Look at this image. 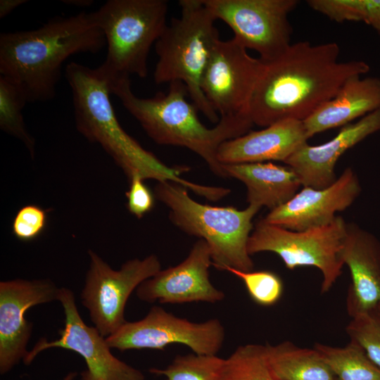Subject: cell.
<instances>
[{
    "label": "cell",
    "mask_w": 380,
    "mask_h": 380,
    "mask_svg": "<svg viewBox=\"0 0 380 380\" xmlns=\"http://www.w3.org/2000/svg\"><path fill=\"white\" fill-rule=\"evenodd\" d=\"M336 42L291 44L265 63L249 107L253 125L265 127L287 120L303 121L331 99L350 78L369 72L362 61H340Z\"/></svg>",
    "instance_id": "obj_1"
},
{
    "label": "cell",
    "mask_w": 380,
    "mask_h": 380,
    "mask_svg": "<svg viewBox=\"0 0 380 380\" xmlns=\"http://www.w3.org/2000/svg\"><path fill=\"white\" fill-rule=\"evenodd\" d=\"M72 89L76 127L91 142L99 144L122 170L128 181L135 177L158 182L179 184L209 201L220 194L217 186L192 182L182 177L186 165L169 166L144 148L120 125L113 108L109 80L99 68L92 69L75 62L65 68Z\"/></svg>",
    "instance_id": "obj_2"
},
{
    "label": "cell",
    "mask_w": 380,
    "mask_h": 380,
    "mask_svg": "<svg viewBox=\"0 0 380 380\" xmlns=\"http://www.w3.org/2000/svg\"><path fill=\"white\" fill-rule=\"evenodd\" d=\"M90 13L50 20L41 27L0 34V73L16 83L28 102L56 96L65 61L80 53H96L105 45Z\"/></svg>",
    "instance_id": "obj_3"
},
{
    "label": "cell",
    "mask_w": 380,
    "mask_h": 380,
    "mask_svg": "<svg viewBox=\"0 0 380 380\" xmlns=\"http://www.w3.org/2000/svg\"><path fill=\"white\" fill-rule=\"evenodd\" d=\"M109 85L111 94L153 141L186 148L202 158L215 175L227 178L217 160L218 148L223 142L248 132L253 125L248 118L220 117L215 127L205 126L196 106L187 100L186 86L179 81L170 83L167 93L158 92L151 98L137 96L127 77L109 80Z\"/></svg>",
    "instance_id": "obj_4"
},
{
    "label": "cell",
    "mask_w": 380,
    "mask_h": 380,
    "mask_svg": "<svg viewBox=\"0 0 380 380\" xmlns=\"http://www.w3.org/2000/svg\"><path fill=\"white\" fill-rule=\"evenodd\" d=\"M188 191L179 184L162 182L156 185L154 195L169 209L174 225L208 243L217 270L252 271L254 263L247 244L253 229V219L260 208L248 205L239 210L203 204L194 201Z\"/></svg>",
    "instance_id": "obj_5"
},
{
    "label": "cell",
    "mask_w": 380,
    "mask_h": 380,
    "mask_svg": "<svg viewBox=\"0 0 380 380\" xmlns=\"http://www.w3.org/2000/svg\"><path fill=\"white\" fill-rule=\"evenodd\" d=\"M180 15L172 18L155 44L158 57L153 72L156 84L179 81L191 102L213 123L220 118L201 89V81L220 39L215 18L203 0H179Z\"/></svg>",
    "instance_id": "obj_6"
},
{
    "label": "cell",
    "mask_w": 380,
    "mask_h": 380,
    "mask_svg": "<svg viewBox=\"0 0 380 380\" xmlns=\"http://www.w3.org/2000/svg\"><path fill=\"white\" fill-rule=\"evenodd\" d=\"M167 11L165 0H109L89 13L108 46L99 70L108 79L146 77L148 56L167 25Z\"/></svg>",
    "instance_id": "obj_7"
},
{
    "label": "cell",
    "mask_w": 380,
    "mask_h": 380,
    "mask_svg": "<svg viewBox=\"0 0 380 380\" xmlns=\"http://www.w3.org/2000/svg\"><path fill=\"white\" fill-rule=\"evenodd\" d=\"M347 234V222L341 216L329 224L303 231H292L260 220L248 241L250 255L260 252L278 255L286 267L293 270L312 266L321 271L322 293H327L342 273L341 251Z\"/></svg>",
    "instance_id": "obj_8"
},
{
    "label": "cell",
    "mask_w": 380,
    "mask_h": 380,
    "mask_svg": "<svg viewBox=\"0 0 380 380\" xmlns=\"http://www.w3.org/2000/svg\"><path fill=\"white\" fill-rule=\"evenodd\" d=\"M216 20L225 23L247 50L270 62L291 46L290 13L297 0H203Z\"/></svg>",
    "instance_id": "obj_9"
},
{
    "label": "cell",
    "mask_w": 380,
    "mask_h": 380,
    "mask_svg": "<svg viewBox=\"0 0 380 380\" xmlns=\"http://www.w3.org/2000/svg\"><path fill=\"white\" fill-rule=\"evenodd\" d=\"M89 255L90 265L81 300L95 327L102 336H108L127 322L124 311L130 294L157 274L161 265L156 255H150L129 260L115 270L94 251L89 250Z\"/></svg>",
    "instance_id": "obj_10"
},
{
    "label": "cell",
    "mask_w": 380,
    "mask_h": 380,
    "mask_svg": "<svg viewBox=\"0 0 380 380\" xmlns=\"http://www.w3.org/2000/svg\"><path fill=\"white\" fill-rule=\"evenodd\" d=\"M224 329L217 319L195 323L177 317L159 306L151 308L146 316L126 322L106 338L110 348L163 350L170 344L185 345L198 355H217L222 346Z\"/></svg>",
    "instance_id": "obj_11"
},
{
    "label": "cell",
    "mask_w": 380,
    "mask_h": 380,
    "mask_svg": "<svg viewBox=\"0 0 380 380\" xmlns=\"http://www.w3.org/2000/svg\"><path fill=\"white\" fill-rule=\"evenodd\" d=\"M263 67L264 62L250 56L234 37L218 40L204 72L201 89L220 118L250 120L251 100Z\"/></svg>",
    "instance_id": "obj_12"
},
{
    "label": "cell",
    "mask_w": 380,
    "mask_h": 380,
    "mask_svg": "<svg viewBox=\"0 0 380 380\" xmlns=\"http://www.w3.org/2000/svg\"><path fill=\"white\" fill-rule=\"evenodd\" d=\"M58 300L65 314V327L59 331L61 337L53 341L42 338L24 357L25 365H30L44 350L61 348L75 351L84 358L87 369L81 373L82 380H144L139 370L111 353L106 339L96 327L84 323L72 291L60 288Z\"/></svg>",
    "instance_id": "obj_13"
},
{
    "label": "cell",
    "mask_w": 380,
    "mask_h": 380,
    "mask_svg": "<svg viewBox=\"0 0 380 380\" xmlns=\"http://www.w3.org/2000/svg\"><path fill=\"white\" fill-rule=\"evenodd\" d=\"M60 288L49 279L0 282V373L9 372L28 351L32 324L25 318L32 306L58 300Z\"/></svg>",
    "instance_id": "obj_14"
},
{
    "label": "cell",
    "mask_w": 380,
    "mask_h": 380,
    "mask_svg": "<svg viewBox=\"0 0 380 380\" xmlns=\"http://www.w3.org/2000/svg\"><path fill=\"white\" fill-rule=\"evenodd\" d=\"M211 265L210 249L204 240L199 239L182 262L160 270L143 281L137 289V296L148 303L182 304L221 301L224 298V293L210 282L209 268Z\"/></svg>",
    "instance_id": "obj_15"
},
{
    "label": "cell",
    "mask_w": 380,
    "mask_h": 380,
    "mask_svg": "<svg viewBox=\"0 0 380 380\" xmlns=\"http://www.w3.org/2000/svg\"><path fill=\"white\" fill-rule=\"evenodd\" d=\"M361 192L356 173L347 167L336 182L324 189L304 186L286 203L262 219L269 224L303 231L331 223L336 213L349 208Z\"/></svg>",
    "instance_id": "obj_16"
},
{
    "label": "cell",
    "mask_w": 380,
    "mask_h": 380,
    "mask_svg": "<svg viewBox=\"0 0 380 380\" xmlns=\"http://www.w3.org/2000/svg\"><path fill=\"white\" fill-rule=\"evenodd\" d=\"M341 259L350 270L351 282L346 310L353 319L380 315V241L355 223H347Z\"/></svg>",
    "instance_id": "obj_17"
},
{
    "label": "cell",
    "mask_w": 380,
    "mask_h": 380,
    "mask_svg": "<svg viewBox=\"0 0 380 380\" xmlns=\"http://www.w3.org/2000/svg\"><path fill=\"white\" fill-rule=\"evenodd\" d=\"M379 130L380 109L355 123L343 126L336 137L324 144L316 146L305 144L284 163L294 171L303 186L326 188L337 179L334 168L340 157Z\"/></svg>",
    "instance_id": "obj_18"
},
{
    "label": "cell",
    "mask_w": 380,
    "mask_h": 380,
    "mask_svg": "<svg viewBox=\"0 0 380 380\" xmlns=\"http://www.w3.org/2000/svg\"><path fill=\"white\" fill-rule=\"evenodd\" d=\"M308 139L303 121L287 119L223 142L217 157L222 165L284 163Z\"/></svg>",
    "instance_id": "obj_19"
},
{
    "label": "cell",
    "mask_w": 380,
    "mask_h": 380,
    "mask_svg": "<svg viewBox=\"0 0 380 380\" xmlns=\"http://www.w3.org/2000/svg\"><path fill=\"white\" fill-rule=\"evenodd\" d=\"M379 109L380 78L357 75L348 79L331 99L303 122L310 139Z\"/></svg>",
    "instance_id": "obj_20"
},
{
    "label": "cell",
    "mask_w": 380,
    "mask_h": 380,
    "mask_svg": "<svg viewBox=\"0 0 380 380\" xmlns=\"http://www.w3.org/2000/svg\"><path fill=\"white\" fill-rule=\"evenodd\" d=\"M222 168L227 177L244 184L248 205L266 207L270 210L288 202L301 185L290 167L272 162L222 165Z\"/></svg>",
    "instance_id": "obj_21"
},
{
    "label": "cell",
    "mask_w": 380,
    "mask_h": 380,
    "mask_svg": "<svg viewBox=\"0 0 380 380\" xmlns=\"http://www.w3.org/2000/svg\"><path fill=\"white\" fill-rule=\"evenodd\" d=\"M265 346L268 365L279 380H337L314 348H300L287 341Z\"/></svg>",
    "instance_id": "obj_22"
},
{
    "label": "cell",
    "mask_w": 380,
    "mask_h": 380,
    "mask_svg": "<svg viewBox=\"0 0 380 380\" xmlns=\"http://www.w3.org/2000/svg\"><path fill=\"white\" fill-rule=\"evenodd\" d=\"M314 348L322 355L337 380H380V369L353 341H350L344 347L315 343Z\"/></svg>",
    "instance_id": "obj_23"
},
{
    "label": "cell",
    "mask_w": 380,
    "mask_h": 380,
    "mask_svg": "<svg viewBox=\"0 0 380 380\" xmlns=\"http://www.w3.org/2000/svg\"><path fill=\"white\" fill-rule=\"evenodd\" d=\"M27 102L23 90L9 78L1 75L0 128L21 141L33 157L35 140L27 129L22 113Z\"/></svg>",
    "instance_id": "obj_24"
},
{
    "label": "cell",
    "mask_w": 380,
    "mask_h": 380,
    "mask_svg": "<svg viewBox=\"0 0 380 380\" xmlns=\"http://www.w3.org/2000/svg\"><path fill=\"white\" fill-rule=\"evenodd\" d=\"M220 380H279L272 372L265 346L246 344L239 346L224 359Z\"/></svg>",
    "instance_id": "obj_25"
},
{
    "label": "cell",
    "mask_w": 380,
    "mask_h": 380,
    "mask_svg": "<svg viewBox=\"0 0 380 380\" xmlns=\"http://www.w3.org/2000/svg\"><path fill=\"white\" fill-rule=\"evenodd\" d=\"M313 10L331 20L362 21L380 33V0H309Z\"/></svg>",
    "instance_id": "obj_26"
},
{
    "label": "cell",
    "mask_w": 380,
    "mask_h": 380,
    "mask_svg": "<svg viewBox=\"0 0 380 380\" xmlns=\"http://www.w3.org/2000/svg\"><path fill=\"white\" fill-rule=\"evenodd\" d=\"M224 359L217 355L196 353L177 355L166 368H152L151 373L165 380H220Z\"/></svg>",
    "instance_id": "obj_27"
},
{
    "label": "cell",
    "mask_w": 380,
    "mask_h": 380,
    "mask_svg": "<svg viewBox=\"0 0 380 380\" xmlns=\"http://www.w3.org/2000/svg\"><path fill=\"white\" fill-rule=\"evenodd\" d=\"M227 271L241 279L251 298L261 306H271L281 298L284 285L276 273L269 270L240 271L229 268Z\"/></svg>",
    "instance_id": "obj_28"
},
{
    "label": "cell",
    "mask_w": 380,
    "mask_h": 380,
    "mask_svg": "<svg viewBox=\"0 0 380 380\" xmlns=\"http://www.w3.org/2000/svg\"><path fill=\"white\" fill-rule=\"evenodd\" d=\"M350 341L360 346L380 369V315L353 318L346 327Z\"/></svg>",
    "instance_id": "obj_29"
},
{
    "label": "cell",
    "mask_w": 380,
    "mask_h": 380,
    "mask_svg": "<svg viewBox=\"0 0 380 380\" xmlns=\"http://www.w3.org/2000/svg\"><path fill=\"white\" fill-rule=\"evenodd\" d=\"M46 221V212L41 207L36 205H25L14 217L13 234L20 241H32L43 232Z\"/></svg>",
    "instance_id": "obj_30"
},
{
    "label": "cell",
    "mask_w": 380,
    "mask_h": 380,
    "mask_svg": "<svg viewBox=\"0 0 380 380\" xmlns=\"http://www.w3.org/2000/svg\"><path fill=\"white\" fill-rule=\"evenodd\" d=\"M129 182L126 192L127 208L136 217L141 218L153 208L154 196L141 178L135 177Z\"/></svg>",
    "instance_id": "obj_31"
},
{
    "label": "cell",
    "mask_w": 380,
    "mask_h": 380,
    "mask_svg": "<svg viewBox=\"0 0 380 380\" xmlns=\"http://www.w3.org/2000/svg\"><path fill=\"white\" fill-rule=\"evenodd\" d=\"M26 0H1L0 18H4L10 14L15 8L26 3Z\"/></svg>",
    "instance_id": "obj_32"
},
{
    "label": "cell",
    "mask_w": 380,
    "mask_h": 380,
    "mask_svg": "<svg viewBox=\"0 0 380 380\" xmlns=\"http://www.w3.org/2000/svg\"><path fill=\"white\" fill-rule=\"evenodd\" d=\"M64 4L78 7H87L94 4L92 0H64Z\"/></svg>",
    "instance_id": "obj_33"
},
{
    "label": "cell",
    "mask_w": 380,
    "mask_h": 380,
    "mask_svg": "<svg viewBox=\"0 0 380 380\" xmlns=\"http://www.w3.org/2000/svg\"><path fill=\"white\" fill-rule=\"evenodd\" d=\"M77 375V373L75 372H69L63 380H73L75 376Z\"/></svg>",
    "instance_id": "obj_34"
},
{
    "label": "cell",
    "mask_w": 380,
    "mask_h": 380,
    "mask_svg": "<svg viewBox=\"0 0 380 380\" xmlns=\"http://www.w3.org/2000/svg\"><path fill=\"white\" fill-rule=\"evenodd\" d=\"M81 380H82V379H81Z\"/></svg>",
    "instance_id": "obj_35"
}]
</instances>
